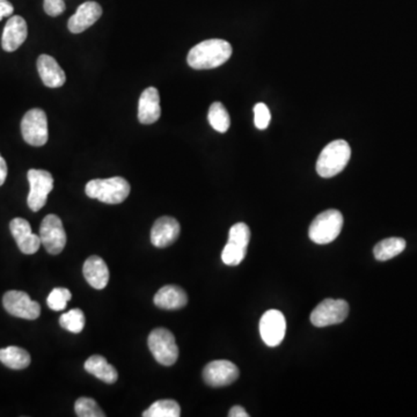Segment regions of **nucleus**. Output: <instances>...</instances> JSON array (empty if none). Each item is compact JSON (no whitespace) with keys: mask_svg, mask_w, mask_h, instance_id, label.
<instances>
[{"mask_svg":"<svg viewBox=\"0 0 417 417\" xmlns=\"http://www.w3.org/2000/svg\"><path fill=\"white\" fill-rule=\"evenodd\" d=\"M232 45L220 38H211L195 45L189 51L187 62L195 70H210L223 65L232 56Z\"/></svg>","mask_w":417,"mask_h":417,"instance_id":"f257e3e1","label":"nucleus"},{"mask_svg":"<svg viewBox=\"0 0 417 417\" xmlns=\"http://www.w3.org/2000/svg\"><path fill=\"white\" fill-rule=\"evenodd\" d=\"M351 149L343 139L333 140L321 151L316 161V172L321 178L338 176L349 163Z\"/></svg>","mask_w":417,"mask_h":417,"instance_id":"f03ea898","label":"nucleus"},{"mask_svg":"<svg viewBox=\"0 0 417 417\" xmlns=\"http://www.w3.org/2000/svg\"><path fill=\"white\" fill-rule=\"evenodd\" d=\"M130 185L125 178L114 176L109 178H96L86 185L88 198L99 200L102 203L120 204L130 194Z\"/></svg>","mask_w":417,"mask_h":417,"instance_id":"7ed1b4c3","label":"nucleus"},{"mask_svg":"<svg viewBox=\"0 0 417 417\" xmlns=\"http://www.w3.org/2000/svg\"><path fill=\"white\" fill-rule=\"evenodd\" d=\"M343 216L335 209L324 211L314 218L309 229V239L318 245H327L334 241L343 227Z\"/></svg>","mask_w":417,"mask_h":417,"instance_id":"20e7f679","label":"nucleus"},{"mask_svg":"<svg viewBox=\"0 0 417 417\" xmlns=\"http://www.w3.org/2000/svg\"><path fill=\"white\" fill-rule=\"evenodd\" d=\"M149 348L154 360L164 367H172L178 357V348L176 338L166 329H156L149 335Z\"/></svg>","mask_w":417,"mask_h":417,"instance_id":"39448f33","label":"nucleus"},{"mask_svg":"<svg viewBox=\"0 0 417 417\" xmlns=\"http://www.w3.org/2000/svg\"><path fill=\"white\" fill-rule=\"evenodd\" d=\"M251 240V229L245 223L234 224L229 232V240L223 252L222 260L227 265H238L244 261L247 254Z\"/></svg>","mask_w":417,"mask_h":417,"instance_id":"423d86ee","label":"nucleus"},{"mask_svg":"<svg viewBox=\"0 0 417 417\" xmlns=\"http://www.w3.org/2000/svg\"><path fill=\"white\" fill-rule=\"evenodd\" d=\"M21 134L25 143L43 147L48 142V118L42 109H30L21 121Z\"/></svg>","mask_w":417,"mask_h":417,"instance_id":"0eeeda50","label":"nucleus"},{"mask_svg":"<svg viewBox=\"0 0 417 417\" xmlns=\"http://www.w3.org/2000/svg\"><path fill=\"white\" fill-rule=\"evenodd\" d=\"M27 178L30 187L27 203L30 210L38 212L47 204L48 195L54 189V178L43 169H29Z\"/></svg>","mask_w":417,"mask_h":417,"instance_id":"6e6552de","label":"nucleus"},{"mask_svg":"<svg viewBox=\"0 0 417 417\" xmlns=\"http://www.w3.org/2000/svg\"><path fill=\"white\" fill-rule=\"evenodd\" d=\"M349 314V305L343 299H325L311 313L313 326L322 329L341 324Z\"/></svg>","mask_w":417,"mask_h":417,"instance_id":"1a4fd4ad","label":"nucleus"},{"mask_svg":"<svg viewBox=\"0 0 417 417\" xmlns=\"http://www.w3.org/2000/svg\"><path fill=\"white\" fill-rule=\"evenodd\" d=\"M40 239L45 251L51 255L62 253L67 245V233L61 218L56 215H48L42 220Z\"/></svg>","mask_w":417,"mask_h":417,"instance_id":"9d476101","label":"nucleus"},{"mask_svg":"<svg viewBox=\"0 0 417 417\" xmlns=\"http://www.w3.org/2000/svg\"><path fill=\"white\" fill-rule=\"evenodd\" d=\"M3 305L11 316L35 320L41 314V306L23 291H8L4 295Z\"/></svg>","mask_w":417,"mask_h":417,"instance_id":"9b49d317","label":"nucleus"},{"mask_svg":"<svg viewBox=\"0 0 417 417\" xmlns=\"http://www.w3.org/2000/svg\"><path fill=\"white\" fill-rule=\"evenodd\" d=\"M260 334L268 347H278L285 338L287 321L283 313L278 309H269L260 320Z\"/></svg>","mask_w":417,"mask_h":417,"instance_id":"f8f14e48","label":"nucleus"},{"mask_svg":"<svg viewBox=\"0 0 417 417\" xmlns=\"http://www.w3.org/2000/svg\"><path fill=\"white\" fill-rule=\"evenodd\" d=\"M239 369L229 360H214L203 370V378L207 385L223 387L231 385L239 378Z\"/></svg>","mask_w":417,"mask_h":417,"instance_id":"ddd939ff","label":"nucleus"},{"mask_svg":"<svg viewBox=\"0 0 417 417\" xmlns=\"http://www.w3.org/2000/svg\"><path fill=\"white\" fill-rule=\"evenodd\" d=\"M10 229L16 245L23 254H34L41 247L40 236L32 232L30 224L23 218H14L10 223Z\"/></svg>","mask_w":417,"mask_h":417,"instance_id":"4468645a","label":"nucleus"},{"mask_svg":"<svg viewBox=\"0 0 417 417\" xmlns=\"http://www.w3.org/2000/svg\"><path fill=\"white\" fill-rule=\"evenodd\" d=\"M180 224L173 217H160L153 224L151 229V242L153 246L165 249L172 245L178 240L180 236Z\"/></svg>","mask_w":417,"mask_h":417,"instance_id":"2eb2a0df","label":"nucleus"},{"mask_svg":"<svg viewBox=\"0 0 417 417\" xmlns=\"http://www.w3.org/2000/svg\"><path fill=\"white\" fill-rule=\"evenodd\" d=\"M102 7L96 1H86L81 4L78 10L71 16L67 28L74 34H80L92 27L101 18Z\"/></svg>","mask_w":417,"mask_h":417,"instance_id":"dca6fc26","label":"nucleus"},{"mask_svg":"<svg viewBox=\"0 0 417 417\" xmlns=\"http://www.w3.org/2000/svg\"><path fill=\"white\" fill-rule=\"evenodd\" d=\"M28 36V27L23 16H11L1 36V47L7 52H13L23 45Z\"/></svg>","mask_w":417,"mask_h":417,"instance_id":"f3484780","label":"nucleus"},{"mask_svg":"<svg viewBox=\"0 0 417 417\" xmlns=\"http://www.w3.org/2000/svg\"><path fill=\"white\" fill-rule=\"evenodd\" d=\"M161 116L159 91L156 87L145 89L138 102V120L142 125H153Z\"/></svg>","mask_w":417,"mask_h":417,"instance_id":"a211bd4d","label":"nucleus"},{"mask_svg":"<svg viewBox=\"0 0 417 417\" xmlns=\"http://www.w3.org/2000/svg\"><path fill=\"white\" fill-rule=\"evenodd\" d=\"M38 71L45 86L58 88L67 81V74L59 64L49 55H41L38 58Z\"/></svg>","mask_w":417,"mask_h":417,"instance_id":"6ab92c4d","label":"nucleus"},{"mask_svg":"<svg viewBox=\"0 0 417 417\" xmlns=\"http://www.w3.org/2000/svg\"><path fill=\"white\" fill-rule=\"evenodd\" d=\"M83 271L84 276L91 287L96 290H102L107 287L109 280V269L103 258L92 255L85 262Z\"/></svg>","mask_w":417,"mask_h":417,"instance_id":"aec40b11","label":"nucleus"},{"mask_svg":"<svg viewBox=\"0 0 417 417\" xmlns=\"http://www.w3.org/2000/svg\"><path fill=\"white\" fill-rule=\"evenodd\" d=\"M156 307L163 309H180L188 303V296L182 287L178 285H166L154 296Z\"/></svg>","mask_w":417,"mask_h":417,"instance_id":"412c9836","label":"nucleus"},{"mask_svg":"<svg viewBox=\"0 0 417 417\" xmlns=\"http://www.w3.org/2000/svg\"><path fill=\"white\" fill-rule=\"evenodd\" d=\"M85 370L105 384H114L118 382V371L107 362L103 356L94 355V356L89 357L88 360L85 362Z\"/></svg>","mask_w":417,"mask_h":417,"instance_id":"4be33fe9","label":"nucleus"},{"mask_svg":"<svg viewBox=\"0 0 417 417\" xmlns=\"http://www.w3.org/2000/svg\"><path fill=\"white\" fill-rule=\"evenodd\" d=\"M0 362L13 370H23L30 364V355L19 347L0 349Z\"/></svg>","mask_w":417,"mask_h":417,"instance_id":"5701e85b","label":"nucleus"},{"mask_svg":"<svg viewBox=\"0 0 417 417\" xmlns=\"http://www.w3.org/2000/svg\"><path fill=\"white\" fill-rule=\"evenodd\" d=\"M406 249V240L402 238H389L377 244L373 249L375 258L378 261H387L401 254Z\"/></svg>","mask_w":417,"mask_h":417,"instance_id":"b1692460","label":"nucleus"},{"mask_svg":"<svg viewBox=\"0 0 417 417\" xmlns=\"http://www.w3.org/2000/svg\"><path fill=\"white\" fill-rule=\"evenodd\" d=\"M207 120H209L211 127H214L215 130L218 131V132H222V134L227 132L229 130V125H231L229 112H227V109L225 108V105L222 102H214L210 105Z\"/></svg>","mask_w":417,"mask_h":417,"instance_id":"393cba45","label":"nucleus"},{"mask_svg":"<svg viewBox=\"0 0 417 417\" xmlns=\"http://www.w3.org/2000/svg\"><path fill=\"white\" fill-rule=\"evenodd\" d=\"M181 415V408L174 400H159L151 405L144 411V417H178Z\"/></svg>","mask_w":417,"mask_h":417,"instance_id":"a878e982","label":"nucleus"},{"mask_svg":"<svg viewBox=\"0 0 417 417\" xmlns=\"http://www.w3.org/2000/svg\"><path fill=\"white\" fill-rule=\"evenodd\" d=\"M59 324L64 329L78 334L85 327V316L81 309H71L69 312L64 313L59 319Z\"/></svg>","mask_w":417,"mask_h":417,"instance_id":"bb28decb","label":"nucleus"},{"mask_svg":"<svg viewBox=\"0 0 417 417\" xmlns=\"http://www.w3.org/2000/svg\"><path fill=\"white\" fill-rule=\"evenodd\" d=\"M76 416L79 417H105V414L98 406L96 400L91 398H80L74 405Z\"/></svg>","mask_w":417,"mask_h":417,"instance_id":"cd10ccee","label":"nucleus"},{"mask_svg":"<svg viewBox=\"0 0 417 417\" xmlns=\"http://www.w3.org/2000/svg\"><path fill=\"white\" fill-rule=\"evenodd\" d=\"M72 298L70 290L67 287H56L51 291L47 299L49 309L52 311H63L67 309V302Z\"/></svg>","mask_w":417,"mask_h":417,"instance_id":"c85d7f7f","label":"nucleus"},{"mask_svg":"<svg viewBox=\"0 0 417 417\" xmlns=\"http://www.w3.org/2000/svg\"><path fill=\"white\" fill-rule=\"evenodd\" d=\"M270 110L265 103H256L254 107V123L255 127L260 130H265L270 123Z\"/></svg>","mask_w":417,"mask_h":417,"instance_id":"c756f323","label":"nucleus"},{"mask_svg":"<svg viewBox=\"0 0 417 417\" xmlns=\"http://www.w3.org/2000/svg\"><path fill=\"white\" fill-rule=\"evenodd\" d=\"M43 8L48 16H58L67 10V5L64 3V0H45Z\"/></svg>","mask_w":417,"mask_h":417,"instance_id":"7c9ffc66","label":"nucleus"},{"mask_svg":"<svg viewBox=\"0 0 417 417\" xmlns=\"http://www.w3.org/2000/svg\"><path fill=\"white\" fill-rule=\"evenodd\" d=\"M13 11H14V7L10 1H7V0L0 1V21L6 16H12Z\"/></svg>","mask_w":417,"mask_h":417,"instance_id":"2f4dec72","label":"nucleus"},{"mask_svg":"<svg viewBox=\"0 0 417 417\" xmlns=\"http://www.w3.org/2000/svg\"><path fill=\"white\" fill-rule=\"evenodd\" d=\"M229 417H249V413L245 411V408H242L241 406H234L231 408V411L229 413Z\"/></svg>","mask_w":417,"mask_h":417,"instance_id":"473e14b6","label":"nucleus"},{"mask_svg":"<svg viewBox=\"0 0 417 417\" xmlns=\"http://www.w3.org/2000/svg\"><path fill=\"white\" fill-rule=\"evenodd\" d=\"M7 178V165L6 161L0 154V187L5 183Z\"/></svg>","mask_w":417,"mask_h":417,"instance_id":"72a5a7b5","label":"nucleus"},{"mask_svg":"<svg viewBox=\"0 0 417 417\" xmlns=\"http://www.w3.org/2000/svg\"><path fill=\"white\" fill-rule=\"evenodd\" d=\"M0 1H5V0H0Z\"/></svg>","mask_w":417,"mask_h":417,"instance_id":"f704fd0d","label":"nucleus"}]
</instances>
